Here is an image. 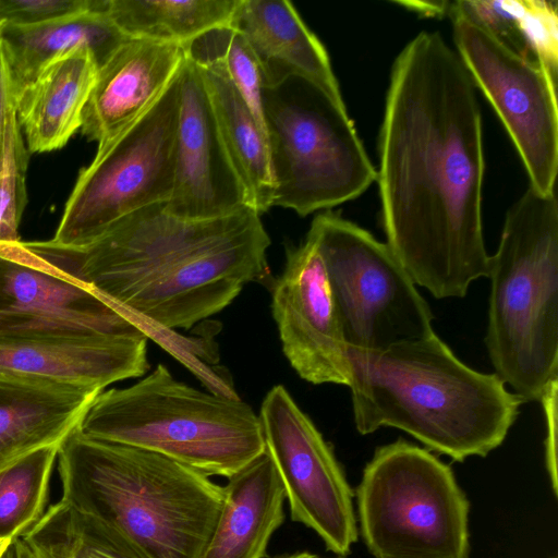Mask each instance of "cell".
<instances>
[{
	"label": "cell",
	"mask_w": 558,
	"mask_h": 558,
	"mask_svg": "<svg viewBox=\"0 0 558 558\" xmlns=\"http://www.w3.org/2000/svg\"><path fill=\"white\" fill-rule=\"evenodd\" d=\"M99 390L0 374V470L47 446L60 445Z\"/></svg>",
	"instance_id": "cell-19"
},
{
	"label": "cell",
	"mask_w": 558,
	"mask_h": 558,
	"mask_svg": "<svg viewBox=\"0 0 558 558\" xmlns=\"http://www.w3.org/2000/svg\"><path fill=\"white\" fill-rule=\"evenodd\" d=\"M78 428L227 480L265 450L260 421L250 404L186 385L163 364L126 388L100 391Z\"/></svg>",
	"instance_id": "cell-6"
},
{
	"label": "cell",
	"mask_w": 558,
	"mask_h": 558,
	"mask_svg": "<svg viewBox=\"0 0 558 558\" xmlns=\"http://www.w3.org/2000/svg\"><path fill=\"white\" fill-rule=\"evenodd\" d=\"M320 253L349 348L384 350L432 335L434 315L387 243L326 210L307 232Z\"/></svg>",
	"instance_id": "cell-9"
},
{
	"label": "cell",
	"mask_w": 558,
	"mask_h": 558,
	"mask_svg": "<svg viewBox=\"0 0 558 558\" xmlns=\"http://www.w3.org/2000/svg\"><path fill=\"white\" fill-rule=\"evenodd\" d=\"M251 207L218 131L202 69L186 57L179 70L174 184L166 208L209 219ZM252 208V207H251Z\"/></svg>",
	"instance_id": "cell-15"
},
{
	"label": "cell",
	"mask_w": 558,
	"mask_h": 558,
	"mask_svg": "<svg viewBox=\"0 0 558 558\" xmlns=\"http://www.w3.org/2000/svg\"><path fill=\"white\" fill-rule=\"evenodd\" d=\"M3 23H4V22H2V21L0 20V28H1V26H2V24H3Z\"/></svg>",
	"instance_id": "cell-39"
},
{
	"label": "cell",
	"mask_w": 558,
	"mask_h": 558,
	"mask_svg": "<svg viewBox=\"0 0 558 558\" xmlns=\"http://www.w3.org/2000/svg\"><path fill=\"white\" fill-rule=\"evenodd\" d=\"M29 155L11 96L0 134V243L21 241L19 227L27 204Z\"/></svg>",
	"instance_id": "cell-29"
},
{
	"label": "cell",
	"mask_w": 558,
	"mask_h": 558,
	"mask_svg": "<svg viewBox=\"0 0 558 558\" xmlns=\"http://www.w3.org/2000/svg\"><path fill=\"white\" fill-rule=\"evenodd\" d=\"M11 96L8 65L0 39V134L3 125L5 108Z\"/></svg>",
	"instance_id": "cell-32"
},
{
	"label": "cell",
	"mask_w": 558,
	"mask_h": 558,
	"mask_svg": "<svg viewBox=\"0 0 558 558\" xmlns=\"http://www.w3.org/2000/svg\"><path fill=\"white\" fill-rule=\"evenodd\" d=\"M13 543L16 550V558H36L21 538L15 539Z\"/></svg>",
	"instance_id": "cell-34"
},
{
	"label": "cell",
	"mask_w": 558,
	"mask_h": 558,
	"mask_svg": "<svg viewBox=\"0 0 558 558\" xmlns=\"http://www.w3.org/2000/svg\"><path fill=\"white\" fill-rule=\"evenodd\" d=\"M2 558H16V550H15L14 543L11 544V546L9 547V549L7 550V553L4 554V556Z\"/></svg>",
	"instance_id": "cell-37"
},
{
	"label": "cell",
	"mask_w": 558,
	"mask_h": 558,
	"mask_svg": "<svg viewBox=\"0 0 558 558\" xmlns=\"http://www.w3.org/2000/svg\"><path fill=\"white\" fill-rule=\"evenodd\" d=\"M240 0H106L105 11L130 38L185 47L231 24Z\"/></svg>",
	"instance_id": "cell-24"
},
{
	"label": "cell",
	"mask_w": 558,
	"mask_h": 558,
	"mask_svg": "<svg viewBox=\"0 0 558 558\" xmlns=\"http://www.w3.org/2000/svg\"><path fill=\"white\" fill-rule=\"evenodd\" d=\"M35 554L48 558H137L90 518L57 501L21 537Z\"/></svg>",
	"instance_id": "cell-27"
},
{
	"label": "cell",
	"mask_w": 558,
	"mask_h": 558,
	"mask_svg": "<svg viewBox=\"0 0 558 558\" xmlns=\"http://www.w3.org/2000/svg\"><path fill=\"white\" fill-rule=\"evenodd\" d=\"M29 549V548H28ZM31 550V549H29ZM32 551V550H31ZM33 553V551H32ZM33 555L36 557V558H48V557H45V556H40V555H37L35 553H33Z\"/></svg>",
	"instance_id": "cell-38"
},
{
	"label": "cell",
	"mask_w": 558,
	"mask_h": 558,
	"mask_svg": "<svg viewBox=\"0 0 558 558\" xmlns=\"http://www.w3.org/2000/svg\"><path fill=\"white\" fill-rule=\"evenodd\" d=\"M12 543L13 542L10 539L0 537V558L4 556V554L7 553Z\"/></svg>",
	"instance_id": "cell-36"
},
{
	"label": "cell",
	"mask_w": 558,
	"mask_h": 558,
	"mask_svg": "<svg viewBox=\"0 0 558 558\" xmlns=\"http://www.w3.org/2000/svg\"><path fill=\"white\" fill-rule=\"evenodd\" d=\"M98 64L86 48L49 62L15 98L14 106L27 149H60L82 126V113L96 81Z\"/></svg>",
	"instance_id": "cell-21"
},
{
	"label": "cell",
	"mask_w": 558,
	"mask_h": 558,
	"mask_svg": "<svg viewBox=\"0 0 558 558\" xmlns=\"http://www.w3.org/2000/svg\"><path fill=\"white\" fill-rule=\"evenodd\" d=\"M185 59L180 45L128 38L98 68L82 113V134L101 148L161 97Z\"/></svg>",
	"instance_id": "cell-17"
},
{
	"label": "cell",
	"mask_w": 558,
	"mask_h": 558,
	"mask_svg": "<svg viewBox=\"0 0 558 558\" xmlns=\"http://www.w3.org/2000/svg\"><path fill=\"white\" fill-rule=\"evenodd\" d=\"M142 333L147 335L90 289L0 247V337Z\"/></svg>",
	"instance_id": "cell-14"
},
{
	"label": "cell",
	"mask_w": 558,
	"mask_h": 558,
	"mask_svg": "<svg viewBox=\"0 0 558 558\" xmlns=\"http://www.w3.org/2000/svg\"><path fill=\"white\" fill-rule=\"evenodd\" d=\"M269 245L251 207L186 219L161 203L123 217L81 246L20 241L12 251L90 289L149 337L153 329H190L225 310L264 276Z\"/></svg>",
	"instance_id": "cell-2"
},
{
	"label": "cell",
	"mask_w": 558,
	"mask_h": 558,
	"mask_svg": "<svg viewBox=\"0 0 558 558\" xmlns=\"http://www.w3.org/2000/svg\"><path fill=\"white\" fill-rule=\"evenodd\" d=\"M198 66L230 162L250 206L262 215L272 207L274 197L266 136L222 64Z\"/></svg>",
	"instance_id": "cell-23"
},
{
	"label": "cell",
	"mask_w": 558,
	"mask_h": 558,
	"mask_svg": "<svg viewBox=\"0 0 558 558\" xmlns=\"http://www.w3.org/2000/svg\"><path fill=\"white\" fill-rule=\"evenodd\" d=\"M60 500L90 518L137 558H199L223 486L147 449L74 428L58 449Z\"/></svg>",
	"instance_id": "cell-4"
},
{
	"label": "cell",
	"mask_w": 558,
	"mask_h": 558,
	"mask_svg": "<svg viewBox=\"0 0 558 558\" xmlns=\"http://www.w3.org/2000/svg\"><path fill=\"white\" fill-rule=\"evenodd\" d=\"M98 0H0V20L4 23L36 25L96 8Z\"/></svg>",
	"instance_id": "cell-30"
},
{
	"label": "cell",
	"mask_w": 558,
	"mask_h": 558,
	"mask_svg": "<svg viewBox=\"0 0 558 558\" xmlns=\"http://www.w3.org/2000/svg\"><path fill=\"white\" fill-rule=\"evenodd\" d=\"M357 432L399 428L463 462L499 447L525 401L495 374L477 372L432 335L384 350L349 348Z\"/></svg>",
	"instance_id": "cell-3"
},
{
	"label": "cell",
	"mask_w": 558,
	"mask_h": 558,
	"mask_svg": "<svg viewBox=\"0 0 558 558\" xmlns=\"http://www.w3.org/2000/svg\"><path fill=\"white\" fill-rule=\"evenodd\" d=\"M282 351L296 374L314 384L349 386L351 371L339 315L315 240L288 246L271 289Z\"/></svg>",
	"instance_id": "cell-13"
},
{
	"label": "cell",
	"mask_w": 558,
	"mask_h": 558,
	"mask_svg": "<svg viewBox=\"0 0 558 558\" xmlns=\"http://www.w3.org/2000/svg\"><path fill=\"white\" fill-rule=\"evenodd\" d=\"M262 102L272 207L305 217L356 198L376 181L344 104L301 77L264 86Z\"/></svg>",
	"instance_id": "cell-7"
},
{
	"label": "cell",
	"mask_w": 558,
	"mask_h": 558,
	"mask_svg": "<svg viewBox=\"0 0 558 558\" xmlns=\"http://www.w3.org/2000/svg\"><path fill=\"white\" fill-rule=\"evenodd\" d=\"M378 155L388 246L434 298H463L489 271L482 119L475 85L439 32L418 33L393 62Z\"/></svg>",
	"instance_id": "cell-1"
},
{
	"label": "cell",
	"mask_w": 558,
	"mask_h": 558,
	"mask_svg": "<svg viewBox=\"0 0 558 558\" xmlns=\"http://www.w3.org/2000/svg\"><path fill=\"white\" fill-rule=\"evenodd\" d=\"M179 72L156 104L80 171L51 241L84 245L123 217L172 194Z\"/></svg>",
	"instance_id": "cell-10"
},
{
	"label": "cell",
	"mask_w": 558,
	"mask_h": 558,
	"mask_svg": "<svg viewBox=\"0 0 558 558\" xmlns=\"http://www.w3.org/2000/svg\"><path fill=\"white\" fill-rule=\"evenodd\" d=\"M374 558H469L470 502L451 468L403 439L378 447L355 492Z\"/></svg>",
	"instance_id": "cell-8"
},
{
	"label": "cell",
	"mask_w": 558,
	"mask_h": 558,
	"mask_svg": "<svg viewBox=\"0 0 558 558\" xmlns=\"http://www.w3.org/2000/svg\"><path fill=\"white\" fill-rule=\"evenodd\" d=\"M258 417L291 520L313 530L327 550L348 556L359 535L354 494L331 446L281 385L266 393Z\"/></svg>",
	"instance_id": "cell-12"
},
{
	"label": "cell",
	"mask_w": 558,
	"mask_h": 558,
	"mask_svg": "<svg viewBox=\"0 0 558 558\" xmlns=\"http://www.w3.org/2000/svg\"><path fill=\"white\" fill-rule=\"evenodd\" d=\"M184 49L186 57L198 65L211 62L222 64L266 136L262 102L263 75L258 60L245 37L229 24L203 34Z\"/></svg>",
	"instance_id": "cell-28"
},
{
	"label": "cell",
	"mask_w": 558,
	"mask_h": 558,
	"mask_svg": "<svg viewBox=\"0 0 558 558\" xmlns=\"http://www.w3.org/2000/svg\"><path fill=\"white\" fill-rule=\"evenodd\" d=\"M456 51L492 104L530 179L541 194L555 193L558 171L556 78L546 64L514 53L468 17L452 13Z\"/></svg>",
	"instance_id": "cell-11"
},
{
	"label": "cell",
	"mask_w": 558,
	"mask_h": 558,
	"mask_svg": "<svg viewBox=\"0 0 558 558\" xmlns=\"http://www.w3.org/2000/svg\"><path fill=\"white\" fill-rule=\"evenodd\" d=\"M547 418L546 439V468L548 471L551 489L555 496L558 495L557 476V380L553 381L541 399Z\"/></svg>",
	"instance_id": "cell-31"
},
{
	"label": "cell",
	"mask_w": 558,
	"mask_h": 558,
	"mask_svg": "<svg viewBox=\"0 0 558 558\" xmlns=\"http://www.w3.org/2000/svg\"><path fill=\"white\" fill-rule=\"evenodd\" d=\"M231 25L252 47L264 86L301 77L344 104L325 47L291 2L240 0Z\"/></svg>",
	"instance_id": "cell-18"
},
{
	"label": "cell",
	"mask_w": 558,
	"mask_h": 558,
	"mask_svg": "<svg viewBox=\"0 0 558 558\" xmlns=\"http://www.w3.org/2000/svg\"><path fill=\"white\" fill-rule=\"evenodd\" d=\"M461 14L494 36L508 49L558 70L557 2L544 0H459L449 15Z\"/></svg>",
	"instance_id": "cell-25"
},
{
	"label": "cell",
	"mask_w": 558,
	"mask_h": 558,
	"mask_svg": "<svg viewBox=\"0 0 558 558\" xmlns=\"http://www.w3.org/2000/svg\"><path fill=\"white\" fill-rule=\"evenodd\" d=\"M278 558H323V557H319V556H317L315 554H312L310 551H298V553L286 555V556H281V557H278ZM338 558H343V557H338Z\"/></svg>",
	"instance_id": "cell-35"
},
{
	"label": "cell",
	"mask_w": 558,
	"mask_h": 558,
	"mask_svg": "<svg viewBox=\"0 0 558 558\" xmlns=\"http://www.w3.org/2000/svg\"><path fill=\"white\" fill-rule=\"evenodd\" d=\"M147 340L145 333L0 337V374L102 391L112 383L147 373Z\"/></svg>",
	"instance_id": "cell-16"
},
{
	"label": "cell",
	"mask_w": 558,
	"mask_h": 558,
	"mask_svg": "<svg viewBox=\"0 0 558 558\" xmlns=\"http://www.w3.org/2000/svg\"><path fill=\"white\" fill-rule=\"evenodd\" d=\"M60 445L39 448L0 470V537H23L44 515Z\"/></svg>",
	"instance_id": "cell-26"
},
{
	"label": "cell",
	"mask_w": 558,
	"mask_h": 558,
	"mask_svg": "<svg viewBox=\"0 0 558 558\" xmlns=\"http://www.w3.org/2000/svg\"><path fill=\"white\" fill-rule=\"evenodd\" d=\"M105 2L98 0L92 10L41 24H2L0 39L13 99L56 58L86 48L99 68L129 38L107 15Z\"/></svg>",
	"instance_id": "cell-22"
},
{
	"label": "cell",
	"mask_w": 558,
	"mask_h": 558,
	"mask_svg": "<svg viewBox=\"0 0 558 558\" xmlns=\"http://www.w3.org/2000/svg\"><path fill=\"white\" fill-rule=\"evenodd\" d=\"M402 4L409 7L411 10L427 14L428 16L449 15L451 8V2L449 1L402 2Z\"/></svg>",
	"instance_id": "cell-33"
},
{
	"label": "cell",
	"mask_w": 558,
	"mask_h": 558,
	"mask_svg": "<svg viewBox=\"0 0 558 558\" xmlns=\"http://www.w3.org/2000/svg\"><path fill=\"white\" fill-rule=\"evenodd\" d=\"M485 343L495 374L524 401L558 379V202L529 187L509 208L496 253Z\"/></svg>",
	"instance_id": "cell-5"
},
{
	"label": "cell",
	"mask_w": 558,
	"mask_h": 558,
	"mask_svg": "<svg viewBox=\"0 0 558 558\" xmlns=\"http://www.w3.org/2000/svg\"><path fill=\"white\" fill-rule=\"evenodd\" d=\"M554 558H557V557H554Z\"/></svg>",
	"instance_id": "cell-40"
},
{
	"label": "cell",
	"mask_w": 558,
	"mask_h": 558,
	"mask_svg": "<svg viewBox=\"0 0 558 558\" xmlns=\"http://www.w3.org/2000/svg\"><path fill=\"white\" fill-rule=\"evenodd\" d=\"M286 493L265 450L228 478L223 502L199 558H265L271 535L284 521Z\"/></svg>",
	"instance_id": "cell-20"
}]
</instances>
